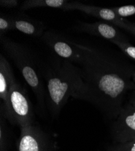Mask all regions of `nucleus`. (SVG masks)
I'll list each match as a JSON object with an SVG mask.
<instances>
[{
  "label": "nucleus",
  "instance_id": "11",
  "mask_svg": "<svg viewBox=\"0 0 135 151\" xmlns=\"http://www.w3.org/2000/svg\"><path fill=\"white\" fill-rule=\"evenodd\" d=\"M11 15L14 30L33 37L43 36L45 32V26L43 22L35 19L22 12Z\"/></svg>",
  "mask_w": 135,
  "mask_h": 151
},
{
  "label": "nucleus",
  "instance_id": "21",
  "mask_svg": "<svg viewBox=\"0 0 135 151\" xmlns=\"http://www.w3.org/2000/svg\"><path fill=\"white\" fill-rule=\"evenodd\" d=\"M132 78H133V81L134 82V83H135V70L134 71L133 73V75H132Z\"/></svg>",
  "mask_w": 135,
  "mask_h": 151
},
{
  "label": "nucleus",
  "instance_id": "20",
  "mask_svg": "<svg viewBox=\"0 0 135 151\" xmlns=\"http://www.w3.org/2000/svg\"><path fill=\"white\" fill-rule=\"evenodd\" d=\"M129 104L133 106H134L135 108V91L133 93V96H131L130 100V102Z\"/></svg>",
  "mask_w": 135,
  "mask_h": 151
},
{
  "label": "nucleus",
  "instance_id": "1",
  "mask_svg": "<svg viewBox=\"0 0 135 151\" xmlns=\"http://www.w3.org/2000/svg\"><path fill=\"white\" fill-rule=\"evenodd\" d=\"M81 67L88 101L109 119H116L127 92L135 89L130 65L93 48L85 46Z\"/></svg>",
  "mask_w": 135,
  "mask_h": 151
},
{
  "label": "nucleus",
  "instance_id": "7",
  "mask_svg": "<svg viewBox=\"0 0 135 151\" xmlns=\"http://www.w3.org/2000/svg\"><path fill=\"white\" fill-rule=\"evenodd\" d=\"M115 143L135 142V108L128 104L123 106L112 128Z\"/></svg>",
  "mask_w": 135,
  "mask_h": 151
},
{
  "label": "nucleus",
  "instance_id": "10",
  "mask_svg": "<svg viewBox=\"0 0 135 151\" xmlns=\"http://www.w3.org/2000/svg\"><path fill=\"white\" fill-rule=\"evenodd\" d=\"M78 29L91 35L102 37L110 42H129L116 26L106 21H98L94 23L81 22Z\"/></svg>",
  "mask_w": 135,
  "mask_h": 151
},
{
  "label": "nucleus",
  "instance_id": "5",
  "mask_svg": "<svg viewBox=\"0 0 135 151\" xmlns=\"http://www.w3.org/2000/svg\"><path fill=\"white\" fill-rule=\"evenodd\" d=\"M9 102L15 124L20 128L34 124V112L26 91L15 78L12 83Z\"/></svg>",
  "mask_w": 135,
  "mask_h": 151
},
{
  "label": "nucleus",
  "instance_id": "12",
  "mask_svg": "<svg viewBox=\"0 0 135 151\" xmlns=\"http://www.w3.org/2000/svg\"><path fill=\"white\" fill-rule=\"evenodd\" d=\"M68 2L65 0H27L22 3L20 9L26 10L38 7H52L63 10Z\"/></svg>",
  "mask_w": 135,
  "mask_h": 151
},
{
  "label": "nucleus",
  "instance_id": "8",
  "mask_svg": "<svg viewBox=\"0 0 135 151\" xmlns=\"http://www.w3.org/2000/svg\"><path fill=\"white\" fill-rule=\"evenodd\" d=\"M15 78L9 62L2 54L0 55V98L1 114L12 124H15L14 119L9 102V94L12 82Z\"/></svg>",
  "mask_w": 135,
  "mask_h": 151
},
{
  "label": "nucleus",
  "instance_id": "19",
  "mask_svg": "<svg viewBox=\"0 0 135 151\" xmlns=\"http://www.w3.org/2000/svg\"><path fill=\"white\" fill-rule=\"evenodd\" d=\"M128 32H130L131 33L135 35V24L133 23H131L129 26V29Z\"/></svg>",
  "mask_w": 135,
  "mask_h": 151
},
{
  "label": "nucleus",
  "instance_id": "6",
  "mask_svg": "<svg viewBox=\"0 0 135 151\" xmlns=\"http://www.w3.org/2000/svg\"><path fill=\"white\" fill-rule=\"evenodd\" d=\"M21 129L18 140V151H54L51 137L34 124Z\"/></svg>",
  "mask_w": 135,
  "mask_h": 151
},
{
  "label": "nucleus",
  "instance_id": "18",
  "mask_svg": "<svg viewBox=\"0 0 135 151\" xmlns=\"http://www.w3.org/2000/svg\"><path fill=\"white\" fill-rule=\"evenodd\" d=\"M19 4L17 0H0V6L2 7L12 9L17 7Z\"/></svg>",
  "mask_w": 135,
  "mask_h": 151
},
{
  "label": "nucleus",
  "instance_id": "14",
  "mask_svg": "<svg viewBox=\"0 0 135 151\" xmlns=\"http://www.w3.org/2000/svg\"><path fill=\"white\" fill-rule=\"evenodd\" d=\"M14 25L12 15L1 13L0 14V36L12 30H14Z\"/></svg>",
  "mask_w": 135,
  "mask_h": 151
},
{
  "label": "nucleus",
  "instance_id": "13",
  "mask_svg": "<svg viewBox=\"0 0 135 151\" xmlns=\"http://www.w3.org/2000/svg\"><path fill=\"white\" fill-rule=\"evenodd\" d=\"M6 120L1 114L0 119V151H9L10 144V137L7 129Z\"/></svg>",
  "mask_w": 135,
  "mask_h": 151
},
{
  "label": "nucleus",
  "instance_id": "3",
  "mask_svg": "<svg viewBox=\"0 0 135 151\" xmlns=\"http://www.w3.org/2000/svg\"><path fill=\"white\" fill-rule=\"evenodd\" d=\"M0 42L6 53L14 62L30 87L40 107L43 111L46 101V90L43 84L40 64L25 46L5 36H0Z\"/></svg>",
  "mask_w": 135,
  "mask_h": 151
},
{
  "label": "nucleus",
  "instance_id": "16",
  "mask_svg": "<svg viewBox=\"0 0 135 151\" xmlns=\"http://www.w3.org/2000/svg\"><path fill=\"white\" fill-rule=\"evenodd\" d=\"M127 56L135 60V47L129 43V42L113 41Z\"/></svg>",
  "mask_w": 135,
  "mask_h": 151
},
{
  "label": "nucleus",
  "instance_id": "9",
  "mask_svg": "<svg viewBox=\"0 0 135 151\" xmlns=\"http://www.w3.org/2000/svg\"><path fill=\"white\" fill-rule=\"evenodd\" d=\"M64 11L79 10L92 17L100 18L104 21L111 23L115 26L121 27L127 31L131 22L119 17L111 9L102 8L100 7L84 4L78 1H70L65 6L63 9Z\"/></svg>",
  "mask_w": 135,
  "mask_h": 151
},
{
  "label": "nucleus",
  "instance_id": "15",
  "mask_svg": "<svg viewBox=\"0 0 135 151\" xmlns=\"http://www.w3.org/2000/svg\"><path fill=\"white\" fill-rule=\"evenodd\" d=\"M121 18H126L135 15V4L110 8Z\"/></svg>",
  "mask_w": 135,
  "mask_h": 151
},
{
  "label": "nucleus",
  "instance_id": "2",
  "mask_svg": "<svg viewBox=\"0 0 135 151\" xmlns=\"http://www.w3.org/2000/svg\"><path fill=\"white\" fill-rule=\"evenodd\" d=\"M46 83V101L52 117H58L69 97L88 101L80 68L59 58L40 64Z\"/></svg>",
  "mask_w": 135,
  "mask_h": 151
},
{
  "label": "nucleus",
  "instance_id": "17",
  "mask_svg": "<svg viewBox=\"0 0 135 151\" xmlns=\"http://www.w3.org/2000/svg\"><path fill=\"white\" fill-rule=\"evenodd\" d=\"M108 151H135V142L115 143L108 147Z\"/></svg>",
  "mask_w": 135,
  "mask_h": 151
},
{
  "label": "nucleus",
  "instance_id": "4",
  "mask_svg": "<svg viewBox=\"0 0 135 151\" xmlns=\"http://www.w3.org/2000/svg\"><path fill=\"white\" fill-rule=\"evenodd\" d=\"M43 41L58 58L80 65L83 60L85 45L70 41L53 31H45Z\"/></svg>",
  "mask_w": 135,
  "mask_h": 151
}]
</instances>
